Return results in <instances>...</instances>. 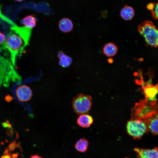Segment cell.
I'll return each instance as SVG.
<instances>
[{
    "label": "cell",
    "instance_id": "cell-1",
    "mask_svg": "<svg viewBox=\"0 0 158 158\" xmlns=\"http://www.w3.org/2000/svg\"><path fill=\"white\" fill-rule=\"evenodd\" d=\"M12 30L7 35L4 47L14 58L28 44L31 29L24 27Z\"/></svg>",
    "mask_w": 158,
    "mask_h": 158
},
{
    "label": "cell",
    "instance_id": "cell-2",
    "mask_svg": "<svg viewBox=\"0 0 158 158\" xmlns=\"http://www.w3.org/2000/svg\"><path fill=\"white\" fill-rule=\"evenodd\" d=\"M158 113L157 100H150L145 98L135 104L132 109L131 119L143 120Z\"/></svg>",
    "mask_w": 158,
    "mask_h": 158
},
{
    "label": "cell",
    "instance_id": "cell-3",
    "mask_svg": "<svg viewBox=\"0 0 158 158\" xmlns=\"http://www.w3.org/2000/svg\"><path fill=\"white\" fill-rule=\"evenodd\" d=\"M138 30L148 44L158 47V30L152 22L149 20L142 22L139 25Z\"/></svg>",
    "mask_w": 158,
    "mask_h": 158
},
{
    "label": "cell",
    "instance_id": "cell-4",
    "mask_svg": "<svg viewBox=\"0 0 158 158\" xmlns=\"http://www.w3.org/2000/svg\"><path fill=\"white\" fill-rule=\"evenodd\" d=\"M72 104L73 109L77 114H87L92 108V98L90 96L79 94L73 98Z\"/></svg>",
    "mask_w": 158,
    "mask_h": 158
},
{
    "label": "cell",
    "instance_id": "cell-5",
    "mask_svg": "<svg viewBox=\"0 0 158 158\" xmlns=\"http://www.w3.org/2000/svg\"><path fill=\"white\" fill-rule=\"evenodd\" d=\"M128 133L134 139H139L148 131L146 124L142 120L134 119L129 121L126 124Z\"/></svg>",
    "mask_w": 158,
    "mask_h": 158
},
{
    "label": "cell",
    "instance_id": "cell-6",
    "mask_svg": "<svg viewBox=\"0 0 158 158\" xmlns=\"http://www.w3.org/2000/svg\"><path fill=\"white\" fill-rule=\"evenodd\" d=\"M16 93L18 100L21 102L29 101L32 96V91L28 86L22 85L16 89Z\"/></svg>",
    "mask_w": 158,
    "mask_h": 158
},
{
    "label": "cell",
    "instance_id": "cell-7",
    "mask_svg": "<svg viewBox=\"0 0 158 158\" xmlns=\"http://www.w3.org/2000/svg\"><path fill=\"white\" fill-rule=\"evenodd\" d=\"M143 120L146 124L148 131L154 135H158V113Z\"/></svg>",
    "mask_w": 158,
    "mask_h": 158
},
{
    "label": "cell",
    "instance_id": "cell-8",
    "mask_svg": "<svg viewBox=\"0 0 158 158\" xmlns=\"http://www.w3.org/2000/svg\"><path fill=\"white\" fill-rule=\"evenodd\" d=\"M138 158H158V148L152 149L134 148Z\"/></svg>",
    "mask_w": 158,
    "mask_h": 158
},
{
    "label": "cell",
    "instance_id": "cell-9",
    "mask_svg": "<svg viewBox=\"0 0 158 158\" xmlns=\"http://www.w3.org/2000/svg\"><path fill=\"white\" fill-rule=\"evenodd\" d=\"M145 98L150 100H157L156 97L158 93V84L155 85L147 84L142 87Z\"/></svg>",
    "mask_w": 158,
    "mask_h": 158
},
{
    "label": "cell",
    "instance_id": "cell-10",
    "mask_svg": "<svg viewBox=\"0 0 158 158\" xmlns=\"http://www.w3.org/2000/svg\"><path fill=\"white\" fill-rule=\"evenodd\" d=\"M93 122L92 117L87 114L80 115L77 120V124L80 127L83 128L89 127Z\"/></svg>",
    "mask_w": 158,
    "mask_h": 158
},
{
    "label": "cell",
    "instance_id": "cell-11",
    "mask_svg": "<svg viewBox=\"0 0 158 158\" xmlns=\"http://www.w3.org/2000/svg\"><path fill=\"white\" fill-rule=\"evenodd\" d=\"M73 25L72 20L69 18H65L61 19L59 23V28L63 32L68 33L73 29Z\"/></svg>",
    "mask_w": 158,
    "mask_h": 158
},
{
    "label": "cell",
    "instance_id": "cell-12",
    "mask_svg": "<svg viewBox=\"0 0 158 158\" xmlns=\"http://www.w3.org/2000/svg\"><path fill=\"white\" fill-rule=\"evenodd\" d=\"M135 15L133 8L129 6L125 5L121 9L120 15L121 18L126 20H131Z\"/></svg>",
    "mask_w": 158,
    "mask_h": 158
},
{
    "label": "cell",
    "instance_id": "cell-13",
    "mask_svg": "<svg viewBox=\"0 0 158 158\" xmlns=\"http://www.w3.org/2000/svg\"><path fill=\"white\" fill-rule=\"evenodd\" d=\"M37 19L32 15L25 17L21 21V23L27 28L32 29L36 25Z\"/></svg>",
    "mask_w": 158,
    "mask_h": 158
},
{
    "label": "cell",
    "instance_id": "cell-14",
    "mask_svg": "<svg viewBox=\"0 0 158 158\" xmlns=\"http://www.w3.org/2000/svg\"><path fill=\"white\" fill-rule=\"evenodd\" d=\"M118 48L116 45L112 42L106 44L103 48V53L108 57H112L117 53Z\"/></svg>",
    "mask_w": 158,
    "mask_h": 158
},
{
    "label": "cell",
    "instance_id": "cell-15",
    "mask_svg": "<svg viewBox=\"0 0 158 158\" xmlns=\"http://www.w3.org/2000/svg\"><path fill=\"white\" fill-rule=\"evenodd\" d=\"M58 56L60 59L59 64L64 68L68 67L72 63L71 58L65 54L62 51L59 52Z\"/></svg>",
    "mask_w": 158,
    "mask_h": 158
},
{
    "label": "cell",
    "instance_id": "cell-16",
    "mask_svg": "<svg viewBox=\"0 0 158 158\" xmlns=\"http://www.w3.org/2000/svg\"><path fill=\"white\" fill-rule=\"evenodd\" d=\"M88 144L89 142L87 139L82 138L76 142L75 147L78 151L83 152H85L87 150Z\"/></svg>",
    "mask_w": 158,
    "mask_h": 158
},
{
    "label": "cell",
    "instance_id": "cell-17",
    "mask_svg": "<svg viewBox=\"0 0 158 158\" xmlns=\"http://www.w3.org/2000/svg\"><path fill=\"white\" fill-rule=\"evenodd\" d=\"M147 9L151 11L153 17L158 20V2L150 3L147 6Z\"/></svg>",
    "mask_w": 158,
    "mask_h": 158
},
{
    "label": "cell",
    "instance_id": "cell-18",
    "mask_svg": "<svg viewBox=\"0 0 158 158\" xmlns=\"http://www.w3.org/2000/svg\"><path fill=\"white\" fill-rule=\"evenodd\" d=\"M7 35L0 31V48L4 47V44Z\"/></svg>",
    "mask_w": 158,
    "mask_h": 158
},
{
    "label": "cell",
    "instance_id": "cell-19",
    "mask_svg": "<svg viewBox=\"0 0 158 158\" xmlns=\"http://www.w3.org/2000/svg\"><path fill=\"white\" fill-rule=\"evenodd\" d=\"M2 126L5 128H7L8 129L11 128L12 126L8 120L6 121L5 122L2 123Z\"/></svg>",
    "mask_w": 158,
    "mask_h": 158
},
{
    "label": "cell",
    "instance_id": "cell-20",
    "mask_svg": "<svg viewBox=\"0 0 158 158\" xmlns=\"http://www.w3.org/2000/svg\"><path fill=\"white\" fill-rule=\"evenodd\" d=\"M16 147V142L15 141H14L13 142L10 143L8 147V150L10 151H14Z\"/></svg>",
    "mask_w": 158,
    "mask_h": 158
},
{
    "label": "cell",
    "instance_id": "cell-21",
    "mask_svg": "<svg viewBox=\"0 0 158 158\" xmlns=\"http://www.w3.org/2000/svg\"><path fill=\"white\" fill-rule=\"evenodd\" d=\"M5 99L7 102H10L13 99V97L10 95H8L5 96Z\"/></svg>",
    "mask_w": 158,
    "mask_h": 158
},
{
    "label": "cell",
    "instance_id": "cell-22",
    "mask_svg": "<svg viewBox=\"0 0 158 158\" xmlns=\"http://www.w3.org/2000/svg\"><path fill=\"white\" fill-rule=\"evenodd\" d=\"M30 158H42L38 155H35L32 156Z\"/></svg>",
    "mask_w": 158,
    "mask_h": 158
},
{
    "label": "cell",
    "instance_id": "cell-23",
    "mask_svg": "<svg viewBox=\"0 0 158 158\" xmlns=\"http://www.w3.org/2000/svg\"><path fill=\"white\" fill-rule=\"evenodd\" d=\"M18 153H14L13 154H12V158H17L18 155Z\"/></svg>",
    "mask_w": 158,
    "mask_h": 158
},
{
    "label": "cell",
    "instance_id": "cell-24",
    "mask_svg": "<svg viewBox=\"0 0 158 158\" xmlns=\"http://www.w3.org/2000/svg\"><path fill=\"white\" fill-rule=\"evenodd\" d=\"M108 61L110 63H111L113 62V60L112 59H109L108 60Z\"/></svg>",
    "mask_w": 158,
    "mask_h": 158
},
{
    "label": "cell",
    "instance_id": "cell-25",
    "mask_svg": "<svg viewBox=\"0 0 158 158\" xmlns=\"http://www.w3.org/2000/svg\"><path fill=\"white\" fill-rule=\"evenodd\" d=\"M14 0L18 1H19V2H21L25 0Z\"/></svg>",
    "mask_w": 158,
    "mask_h": 158
},
{
    "label": "cell",
    "instance_id": "cell-26",
    "mask_svg": "<svg viewBox=\"0 0 158 158\" xmlns=\"http://www.w3.org/2000/svg\"><path fill=\"white\" fill-rule=\"evenodd\" d=\"M0 158H2L1 157H0Z\"/></svg>",
    "mask_w": 158,
    "mask_h": 158
},
{
    "label": "cell",
    "instance_id": "cell-27",
    "mask_svg": "<svg viewBox=\"0 0 158 158\" xmlns=\"http://www.w3.org/2000/svg\"></svg>",
    "mask_w": 158,
    "mask_h": 158
}]
</instances>
